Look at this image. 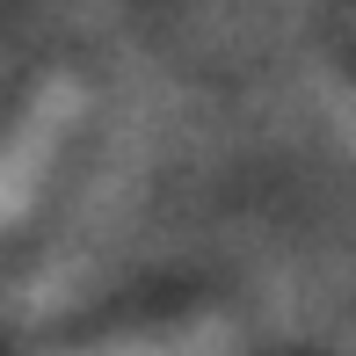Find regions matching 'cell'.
Returning <instances> with one entry per match:
<instances>
[{"label":"cell","mask_w":356,"mask_h":356,"mask_svg":"<svg viewBox=\"0 0 356 356\" xmlns=\"http://www.w3.org/2000/svg\"><path fill=\"white\" fill-rule=\"evenodd\" d=\"M225 334L189 320V327H145V334H117V342H95V349H66V356H218Z\"/></svg>","instance_id":"cell-1"}]
</instances>
